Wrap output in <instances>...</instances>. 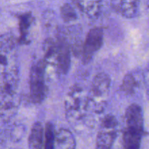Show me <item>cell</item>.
<instances>
[{
  "instance_id": "obj_1",
  "label": "cell",
  "mask_w": 149,
  "mask_h": 149,
  "mask_svg": "<svg viewBox=\"0 0 149 149\" xmlns=\"http://www.w3.org/2000/svg\"><path fill=\"white\" fill-rule=\"evenodd\" d=\"M71 47L70 42L64 35H59L55 39H47L43 45V59L47 68L50 67L58 75H65L71 63Z\"/></svg>"
},
{
  "instance_id": "obj_2",
  "label": "cell",
  "mask_w": 149,
  "mask_h": 149,
  "mask_svg": "<svg viewBox=\"0 0 149 149\" xmlns=\"http://www.w3.org/2000/svg\"><path fill=\"white\" fill-rule=\"evenodd\" d=\"M144 135V119L142 107L132 103L127 108L124 116L122 149H140Z\"/></svg>"
},
{
  "instance_id": "obj_3",
  "label": "cell",
  "mask_w": 149,
  "mask_h": 149,
  "mask_svg": "<svg viewBox=\"0 0 149 149\" xmlns=\"http://www.w3.org/2000/svg\"><path fill=\"white\" fill-rule=\"evenodd\" d=\"M87 94L78 84L73 86L64 100L65 118L73 127L81 126L87 116Z\"/></svg>"
},
{
  "instance_id": "obj_4",
  "label": "cell",
  "mask_w": 149,
  "mask_h": 149,
  "mask_svg": "<svg viewBox=\"0 0 149 149\" xmlns=\"http://www.w3.org/2000/svg\"><path fill=\"white\" fill-rule=\"evenodd\" d=\"M111 90L110 77L106 73H99L93 79L87 94V115L100 116L106 109Z\"/></svg>"
},
{
  "instance_id": "obj_5",
  "label": "cell",
  "mask_w": 149,
  "mask_h": 149,
  "mask_svg": "<svg viewBox=\"0 0 149 149\" xmlns=\"http://www.w3.org/2000/svg\"><path fill=\"white\" fill-rule=\"evenodd\" d=\"M47 64L43 58L32 64L29 74L30 98L35 104L42 103L47 95Z\"/></svg>"
},
{
  "instance_id": "obj_6",
  "label": "cell",
  "mask_w": 149,
  "mask_h": 149,
  "mask_svg": "<svg viewBox=\"0 0 149 149\" xmlns=\"http://www.w3.org/2000/svg\"><path fill=\"white\" fill-rule=\"evenodd\" d=\"M119 122L113 115L102 118L96 136L95 149H112L118 135Z\"/></svg>"
},
{
  "instance_id": "obj_7",
  "label": "cell",
  "mask_w": 149,
  "mask_h": 149,
  "mask_svg": "<svg viewBox=\"0 0 149 149\" xmlns=\"http://www.w3.org/2000/svg\"><path fill=\"white\" fill-rule=\"evenodd\" d=\"M104 33L101 27H94L90 29L86 36L81 50V61L84 64H88L97 51L101 48L103 43Z\"/></svg>"
},
{
  "instance_id": "obj_8",
  "label": "cell",
  "mask_w": 149,
  "mask_h": 149,
  "mask_svg": "<svg viewBox=\"0 0 149 149\" xmlns=\"http://www.w3.org/2000/svg\"><path fill=\"white\" fill-rule=\"evenodd\" d=\"M18 19L19 37L17 42L20 45H27L31 42V31L34 24L35 18L31 13H22L17 17Z\"/></svg>"
},
{
  "instance_id": "obj_9",
  "label": "cell",
  "mask_w": 149,
  "mask_h": 149,
  "mask_svg": "<svg viewBox=\"0 0 149 149\" xmlns=\"http://www.w3.org/2000/svg\"><path fill=\"white\" fill-rule=\"evenodd\" d=\"M111 7L120 15L126 18H132L138 13L139 7L138 1H112Z\"/></svg>"
},
{
  "instance_id": "obj_10",
  "label": "cell",
  "mask_w": 149,
  "mask_h": 149,
  "mask_svg": "<svg viewBox=\"0 0 149 149\" xmlns=\"http://www.w3.org/2000/svg\"><path fill=\"white\" fill-rule=\"evenodd\" d=\"M45 144V128L42 123L36 122L31 128L28 139L29 149H44Z\"/></svg>"
},
{
  "instance_id": "obj_11",
  "label": "cell",
  "mask_w": 149,
  "mask_h": 149,
  "mask_svg": "<svg viewBox=\"0 0 149 149\" xmlns=\"http://www.w3.org/2000/svg\"><path fill=\"white\" fill-rule=\"evenodd\" d=\"M141 86V78L136 71L127 73L124 77L120 90L126 95H133Z\"/></svg>"
},
{
  "instance_id": "obj_12",
  "label": "cell",
  "mask_w": 149,
  "mask_h": 149,
  "mask_svg": "<svg viewBox=\"0 0 149 149\" xmlns=\"http://www.w3.org/2000/svg\"><path fill=\"white\" fill-rule=\"evenodd\" d=\"M73 4L90 18H97L102 10V1H75Z\"/></svg>"
},
{
  "instance_id": "obj_13",
  "label": "cell",
  "mask_w": 149,
  "mask_h": 149,
  "mask_svg": "<svg viewBox=\"0 0 149 149\" xmlns=\"http://www.w3.org/2000/svg\"><path fill=\"white\" fill-rule=\"evenodd\" d=\"M58 149H76L77 143L72 132L66 128H61L55 135Z\"/></svg>"
},
{
  "instance_id": "obj_14",
  "label": "cell",
  "mask_w": 149,
  "mask_h": 149,
  "mask_svg": "<svg viewBox=\"0 0 149 149\" xmlns=\"http://www.w3.org/2000/svg\"><path fill=\"white\" fill-rule=\"evenodd\" d=\"M17 99L14 97H1V122L10 120L17 108Z\"/></svg>"
},
{
  "instance_id": "obj_15",
  "label": "cell",
  "mask_w": 149,
  "mask_h": 149,
  "mask_svg": "<svg viewBox=\"0 0 149 149\" xmlns=\"http://www.w3.org/2000/svg\"><path fill=\"white\" fill-rule=\"evenodd\" d=\"M60 14L61 18L65 23L74 22L78 19V14L76 10V6L71 3H65L63 4L61 7Z\"/></svg>"
},
{
  "instance_id": "obj_16",
  "label": "cell",
  "mask_w": 149,
  "mask_h": 149,
  "mask_svg": "<svg viewBox=\"0 0 149 149\" xmlns=\"http://www.w3.org/2000/svg\"><path fill=\"white\" fill-rule=\"evenodd\" d=\"M55 129L53 124L47 122L45 127V144L44 149H55Z\"/></svg>"
},
{
  "instance_id": "obj_17",
  "label": "cell",
  "mask_w": 149,
  "mask_h": 149,
  "mask_svg": "<svg viewBox=\"0 0 149 149\" xmlns=\"http://www.w3.org/2000/svg\"><path fill=\"white\" fill-rule=\"evenodd\" d=\"M143 81H144V85H145L147 95H148L149 97V63L148 65H147L145 72H144Z\"/></svg>"
}]
</instances>
